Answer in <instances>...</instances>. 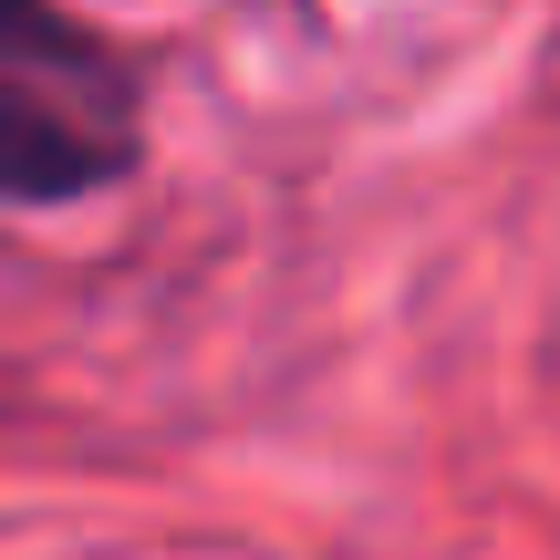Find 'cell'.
<instances>
[{
  "label": "cell",
  "mask_w": 560,
  "mask_h": 560,
  "mask_svg": "<svg viewBox=\"0 0 560 560\" xmlns=\"http://www.w3.org/2000/svg\"><path fill=\"white\" fill-rule=\"evenodd\" d=\"M145 166V83L62 0L0 11V198L73 208Z\"/></svg>",
  "instance_id": "1"
}]
</instances>
